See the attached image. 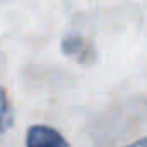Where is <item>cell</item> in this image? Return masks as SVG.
<instances>
[{
    "label": "cell",
    "mask_w": 147,
    "mask_h": 147,
    "mask_svg": "<svg viewBox=\"0 0 147 147\" xmlns=\"http://www.w3.org/2000/svg\"><path fill=\"white\" fill-rule=\"evenodd\" d=\"M28 147H71L69 142L55 128L47 125H33L26 133Z\"/></svg>",
    "instance_id": "6da1fadb"
},
{
    "label": "cell",
    "mask_w": 147,
    "mask_h": 147,
    "mask_svg": "<svg viewBox=\"0 0 147 147\" xmlns=\"http://www.w3.org/2000/svg\"><path fill=\"white\" fill-rule=\"evenodd\" d=\"M14 123V109L4 87H0V133H5Z\"/></svg>",
    "instance_id": "7a4b0ae2"
},
{
    "label": "cell",
    "mask_w": 147,
    "mask_h": 147,
    "mask_svg": "<svg viewBox=\"0 0 147 147\" xmlns=\"http://www.w3.org/2000/svg\"><path fill=\"white\" fill-rule=\"evenodd\" d=\"M62 52L75 57L78 61H85V54L88 52L87 50V45H85V40L80 38V36H67L66 40H62Z\"/></svg>",
    "instance_id": "3957f363"
},
{
    "label": "cell",
    "mask_w": 147,
    "mask_h": 147,
    "mask_svg": "<svg viewBox=\"0 0 147 147\" xmlns=\"http://www.w3.org/2000/svg\"><path fill=\"white\" fill-rule=\"evenodd\" d=\"M125 147H147V137L138 138V140H135V142H131V144H128Z\"/></svg>",
    "instance_id": "277c9868"
}]
</instances>
